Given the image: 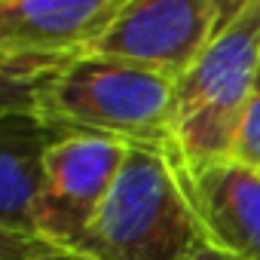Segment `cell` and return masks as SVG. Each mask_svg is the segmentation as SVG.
<instances>
[{"label": "cell", "instance_id": "3957f363", "mask_svg": "<svg viewBox=\"0 0 260 260\" xmlns=\"http://www.w3.org/2000/svg\"><path fill=\"white\" fill-rule=\"evenodd\" d=\"M260 68V0H239L202 58L175 83L172 153L187 175L233 156Z\"/></svg>", "mask_w": 260, "mask_h": 260}, {"label": "cell", "instance_id": "7a4b0ae2", "mask_svg": "<svg viewBox=\"0 0 260 260\" xmlns=\"http://www.w3.org/2000/svg\"><path fill=\"white\" fill-rule=\"evenodd\" d=\"M205 236L169 147L132 144L77 251L98 260H184Z\"/></svg>", "mask_w": 260, "mask_h": 260}, {"label": "cell", "instance_id": "8fae6325", "mask_svg": "<svg viewBox=\"0 0 260 260\" xmlns=\"http://www.w3.org/2000/svg\"><path fill=\"white\" fill-rule=\"evenodd\" d=\"M184 260H242V257H236V254L223 251V248H220V245H214L208 236H202V239L190 248V254H187Z\"/></svg>", "mask_w": 260, "mask_h": 260}, {"label": "cell", "instance_id": "ba28073f", "mask_svg": "<svg viewBox=\"0 0 260 260\" xmlns=\"http://www.w3.org/2000/svg\"><path fill=\"white\" fill-rule=\"evenodd\" d=\"M52 138L55 135L25 107L7 104L0 138V226L10 245L37 242L43 162Z\"/></svg>", "mask_w": 260, "mask_h": 260}, {"label": "cell", "instance_id": "5b68a950", "mask_svg": "<svg viewBox=\"0 0 260 260\" xmlns=\"http://www.w3.org/2000/svg\"><path fill=\"white\" fill-rule=\"evenodd\" d=\"M236 4L223 0H125L89 55L132 61L181 80L202 58Z\"/></svg>", "mask_w": 260, "mask_h": 260}, {"label": "cell", "instance_id": "52a82bcc", "mask_svg": "<svg viewBox=\"0 0 260 260\" xmlns=\"http://www.w3.org/2000/svg\"><path fill=\"white\" fill-rule=\"evenodd\" d=\"M184 178L205 236L242 260H260V172L223 159Z\"/></svg>", "mask_w": 260, "mask_h": 260}, {"label": "cell", "instance_id": "30bf717a", "mask_svg": "<svg viewBox=\"0 0 260 260\" xmlns=\"http://www.w3.org/2000/svg\"><path fill=\"white\" fill-rule=\"evenodd\" d=\"M16 260H98L86 251L77 248H58V245H46V242H31V245H19V257Z\"/></svg>", "mask_w": 260, "mask_h": 260}, {"label": "cell", "instance_id": "6da1fadb", "mask_svg": "<svg viewBox=\"0 0 260 260\" xmlns=\"http://www.w3.org/2000/svg\"><path fill=\"white\" fill-rule=\"evenodd\" d=\"M52 135L83 132L172 147L175 80L107 55H83L28 92L22 104Z\"/></svg>", "mask_w": 260, "mask_h": 260}, {"label": "cell", "instance_id": "8992f818", "mask_svg": "<svg viewBox=\"0 0 260 260\" xmlns=\"http://www.w3.org/2000/svg\"><path fill=\"white\" fill-rule=\"evenodd\" d=\"M128 150V141L107 135H55L43 162L37 242L77 248L122 172Z\"/></svg>", "mask_w": 260, "mask_h": 260}, {"label": "cell", "instance_id": "277c9868", "mask_svg": "<svg viewBox=\"0 0 260 260\" xmlns=\"http://www.w3.org/2000/svg\"><path fill=\"white\" fill-rule=\"evenodd\" d=\"M125 0H0V55L10 83L34 92L89 55Z\"/></svg>", "mask_w": 260, "mask_h": 260}, {"label": "cell", "instance_id": "9c48e42d", "mask_svg": "<svg viewBox=\"0 0 260 260\" xmlns=\"http://www.w3.org/2000/svg\"><path fill=\"white\" fill-rule=\"evenodd\" d=\"M236 162L260 172V68H257V77H254V89H251V98H248V110H245V119L239 125V135H236V144H233V156Z\"/></svg>", "mask_w": 260, "mask_h": 260}]
</instances>
